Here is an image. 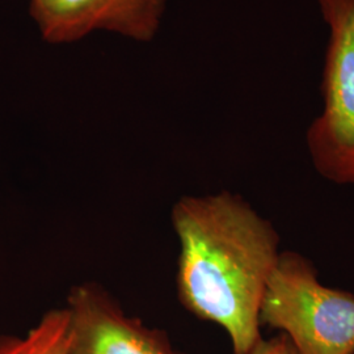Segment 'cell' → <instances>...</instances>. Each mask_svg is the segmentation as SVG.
Returning a JSON list of instances; mask_svg holds the SVG:
<instances>
[{"mask_svg":"<svg viewBox=\"0 0 354 354\" xmlns=\"http://www.w3.org/2000/svg\"><path fill=\"white\" fill-rule=\"evenodd\" d=\"M171 221L183 307L223 329L232 353H251L263 340L261 304L283 251L277 228L228 190L181 197Z\"/></svg>","mask_w":354,"mask_h":354,"instance_id":"obj_1","label":"cell"},{"mask_svg":"<svg viewBox=\"0 0 354 354\" xmlns=\"http://www.w3.org/2000/svg\"><path fill=\"white\" fill-rule=\"evenodd\" d=\"M298 354H354V294L329 288L304 253L283 250L260 310Z\"/></svg>","mask_w":354,"mask_h":354,"instance_id":"obj_2","label":"cell"},{"mask_svg":"<svg viewBox=\"0 0 354 354\" xmlns=\"http://www.w3.org/2000/svg\"><path fill=\"white\" fill-rule=\"evenodd\" d=\"M328 42L322 70V112L306 131L317 175L354 188V0H317Z\"/></svg>","mask_w":354,"mask_h":354,"instance_id":"obj_3","label":"cell"},{"mask_svg":"<svg viewBox=\"0 0 354 354\" xmlns=\"http://www.w3.org/2000/svg\"><path fill=\"white\" fill-rule=\"evenodd\" d=\"M169 0H29V13L45 42L70 45L95 33L134 42L153 41Z\"/></svg>","mask_w":354,"mask_h":354,"instance_id":"obj_4","label":"cell"},{"mask_svg":"<svg viewBox=\"0 0 354 354\" xmlns=\"http://www.w3.org/2000/svg\"><path fill=\"white\" fill-rule=\"evenodd\" d=\"M64 307L68 314L67 354H184L163 330L127 315L100 285H75Z\"/></svg>","mask_w":354,"mask_h":354,"instance_id":"obj_5","label":"cell"},{"mask_svg":"<svg viewBox=\"0 0 354 354\" xmlns=\"http://www.w3.org/2000/svg\"><path fill=\"white\" fill-rule=\"evenodd\" d=\"M68 314L66 307L44 314L26 335L0 336V354H67Z\"/></svg>","mask_w":354,"mask_h":354,"instance_id":"obj_6","label":"cell"},{"mask_svg":"<svg viewBox=\"0 0 354 354\" xmlns=\"http://www.w3.org/2000/svg\"><path fill=\"white\" fill-rule=\"evenodd\" d=\"M250 354H298L292 348L288 337L282 333L272 339H264L259 342Z\"/></svg>","mask_w":354,"mask_h":354,"instance_id":"obj_7","label":"cell"}]
</instances>
